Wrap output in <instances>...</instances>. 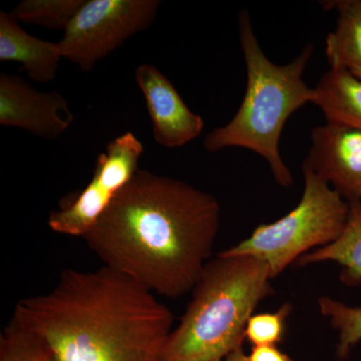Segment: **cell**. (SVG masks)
<instances>
[{"label":"cell","instance_id":"cell-1","mask_svg":"<svg viewBox=\"0 0 361 361\" xmlns=\"http://www.w3.org/2000/svg\"><path fill=\"white\" fill-rule=\"evenodd\" d=\"M213 195L139 170L84 239L104 266L158 295L193 290L220 229Z\"/></svg>","mask_w":361,"mask_h":361},{"label":"cell","instance_id":"cell-2","mask_svg":"<svg viewBox=\"0 0 361 361\" xmlns=\"http://www.w3.org/2000/svg\"><path fill=\"white\" fill-rule=\"evenodd\" d=\"M13 317L54 361H161L174 314L153 292L102 266L66 269L51 291L16 304Z\"/></svg>","mask_w":361,"mask_h":361},{"label":"cell","instance_id":"cell-3","mask_svg":"<svg viewBox=\"0 0 361 361\" xmlns=\"http://www.w3.org/2000/svg\"><path fill=\"white\" fill-rule=\"evenodd\" d=\"M238 25L245 94L232 120L207 135L204 147L211 153L235 147L250 149L264 159L278 185L290 188L293 177L280 154V137L288 118L314 102V87L303 80L314 47L306 45L290 63L276 65L261 49L246 9L239 13Z\"/></svg>","mask_w":361,"mask_h":361},{"label":"cell","instance_id":"cell-4","mask_svg":"<svg viewBox=\"0 0 361 361\" xmlns=\"http://www.w3.org/2000/svg\"><path fill=\"white\" fill-rule=\"evenodd\" d=\"M271 280L269 267L260 259L218 254L195 285L161 361H222L243 345L247 323L273 294Z\"/></svg>","mask_w":361,"mask_h":361},{"label":"cell","instance_id":"cell-5","mask_svg":"<svg viewBox=\"0 0 361 361\" xmlns=\"http://www.w3.org/2000/svg\"><path fill=\"white\" fill-rule=\"evenodd\" d=\"M302 172L303 194L295 208L275 222L259 225L219 255L260 259L274 279L305 254L336 242L348 225L351 205L310 168L302 165Z\"/></svg>","mask_w":361,"mask_h":361},{"label":"cell","instance_id":"cell-6","mask_svg":"<svg viewBox=\"0 0 361 361\" xmlns=\"http://www.w3.org/2000/svg\"><path fill=\"white\" fill-rule=\"evenodd\" d=\"M159 0H87L63 39L58 42L63 59L90 71L99 61L155 20Z\"/></svg>","mask_w":361,"mask_h":361},{"label":"cell","instance_id":"cell-7","mask_svg":"<svg viewBox=\"0 0 361 361\" xmlns=\"http://www.w3.org/2000/svg\"><path fill=\"white\" fill-rule=\"evenodd\" d=\"M142 153V142L130 132L109 142L106 151L97 157L94 176L87 187L49 215L52 231L84 238L116 195L140 170Z\"/></svg>","mask_w":361,"mask_h":361},{"label":"cell","instance_id":"cell-8","mask_svg":"<svg viewBox=\"0 0 361 361\" xmlns=\"http://www.w3.org/2000/svg\"><path fill=\"white\" fill-rule=\"evenodd\" d=\"M302 165L310 168L350 205L361 204V130L327 122L311 130Z\"/></svg>","mask_w":361,"mask_h":361},{"label":"cell","instance_id":"cell-9","mask_svg":"<svg viewBox=\"0 0 361 361\" xmlns=\"http://www.w3.org/2000/svg\"><path fill=\"white\" fill-rule=\"evenodd\" d=\"M73 120L68 102L59 92H37L18 75H0V125L56 140Z\"/></svg>","mask_w":361,"mask_h":361},{"label":"cell","instance_id":"cell-10","mask_svg":"<svg viewBox=\"0 0 361 361\" xmlns=\"http://www.w3.org/2000/svg\"><path fill=\"white\" fill-rule=\"evenodd\" d=\"M146 99L155 141L168 149L179 148L197 139L204 129L201 116L184 103L174 85L152 65H141L135 73Z\"/></svg>","mask_w":361,"mask_h":361},{"label":"cell","instance_id":"cell-11","mask_svg":"<svg viewBox=\"0 0 361 361\" xmlns=\"http://www.w3.org/2000/svg\"><path fill=\"white\" fill-rule=\"evenodd\" d=\"M61 59L58 42L33 37L11 13H0V61L21 63L33 82L45 84L56 78Z\"/></svg>","mask_w":361,"mask_h":361},{"label":"cell","instance_id":"cell-12","mask_svg":"<svg viewBox=\"0 0 361 361\" xmlns=\"http://www.w3.org/2000/svg\"><path fill=\"white\" fill-rule=\"evenodd\" d=\"M314 102L327 122L361 130V80L345 68H330L314 87Z\"/></svg>","mask_w":361,"mask_h":361},{"label":"cell","instance_id":"cell-13","mask_svg":"<svg viewBox=\"0 0 361 361\" xmlns=\"http://www.w3.org/2000/svg\"><path fill=\"white\" fill-rule=\"evenodd\" d=\"M327 11L338 13L336 30L326 39L330 68L353 71L361 68V0L322 2Z\"/></svg>","mask_w":361,"mask_h":361},{"label":"cell","instance_id":"cell-14","mask_svg":"<svg viewBox=\"0 0 361 361\" xmlns=\"http://www.w3.org/2000/svg\"><path fill=\"white\" fill-rule=\"evenodd\" d=\"M323 262L342 266L341 280L344 283H361V211L358 205H351L348 225L336 242L305 254L297 260L296 264L306 266Z\"/></svg>","mask_w":361,"mask_h":361},{"label":"cell","instance_id":"cell-15","mask_svg":"<svg viewBox=\"0 0 361 361\" xmlns=\"http://www.w3.org/2000/svg\"><path fill=\"white\" fill-rule=\"evenodd\" d=\"M87 0H23L11 14L18 23L65 30Z\"/></svg>","mask_w":361,"mask_h":361},{"label":"cell","instance_id":"cell-16","mask_svg":"<svg viewBox=\"0 0 361 361\" xmlns=\"http://www.w3.org/2000/svg\"><path fill=\"white\" fill-rule=\"evenodd\" d=\"M318 306L330 325L338 331L336 356L341 361L345 360L361 341V307L348 306L327 296L319 298Z\"/></svg>","mask_w":361,"mask_h":361},{"label":"cell","instance_id":"cell-17","mask_svg":"<svg viewBox=\"0 0 361 361\" xmlns=\"http://www.w3.org/2000/svg\"><path fill=\"white\" fill-rule=\"evenodd\" d=\"M0 361H54L51 349L39 336L14 317L0 336Z\"/></svg>","mask_w":361,"mask_h":361},{"label":"cell","instance_id":"cell-18","mask_svg":"<svg viewBox=\"0 0 361 361\" xmlns=\"http://www.w3.org/2000/svg\"><path fill=\"white\" fill-rule=\"evenodd\" d=\"M292 305L284 303L275 312L253 314L247 323L245 339L253 346L277 345L283 339Z\"/></svg>","mask_w":361,"mask_h":361},{"label":"cell","instance_id":"cell-19","mask_svg":"<svg viewBox=\"0 0 361 361\" xmlns=\"http://www.w3.org/2000/svg\"><path fill=\"white\" fill-rule=\"evenodd\" d=\"M249 361H293L290 356L280 350L276 345L253 346Z\"/></svg>","mask_w":361,"mask_h":361},{"label":"cell","instance_id":"cell-20","mask_svg":"<svg viewBox=\"0 0 361 361\" xmlns=\"http://www.w3.org/2000/svg\"><path fill=\"white\" fill-rule=\"evenodd\" d=\"M222 361H249V360L248 355H246L244 353L243 345H240L226 356Z\"/></svg>","mask_w":361,"mask_h":361},{"label":"cell","instance_id":"cell-21","mask_svg":"<svg viewBox=\"0 0 361 361\" xmlns=\"http://www.w3.org/2000/svg\"><path fill=\"white\" fill-rule=\"evenodd\" d=\"M355 75V77L360 78L361 80V68H357V70L349 71Z\"/></svg>","mask_w":361,"mask_h":361},{"label":"cell","instance_id":"cell-22","mask_svg":"<svg viewBox=\"0 0 361 361\" xmlns=\"http://www.w3.org/2000/svg\"><path fill=\"white\" fill-rule=\"evenodd\" d=\"M358 207H360V210L361 211V204H360V205H358Z\"/></svg>","mask_w":361,"mask_h":361}]
</instances>
